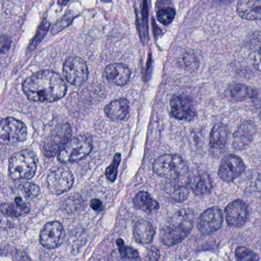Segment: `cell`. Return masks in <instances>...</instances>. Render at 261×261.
I'll list each match as a JSON object with an SVG mask.
<instances>
[{"label": "cell", "mask_w": 261, "mask_h": 261, "mask_svg": "<svg viewBox=\"0 0 261 261\" xmlns=\"http://www.w3.org/2000/svg\"><path fill=\"white\" fill-rule=\"evenodd\" d=\"M63 74L68 83L75 86L83 85L88 77L86 62L79 57H69L63 65Z\"/></svg>", "instance_id": "cell-9"}, {"label": "cell", "mask_w": 261, "mask_h": 261, "mask_svg": "<svg viewBox=\"0 0 261 261\" xmlns=\"http://www.w3.org/2000/svg\"><path fill=\"white\" fill-rule=\"evenodd\" d=\"M81 202L82 200L80 198H76L75 197H71V198L66 199L63 204V207L65 211H71V212H75L80 208Z\"/></svg>", "instance_id": "cell-31"}, {"label": "cell", "mask_w": 261, "mask_h": 261, "mask_svg": "<svg viewBox=\"0 0 261 261\" xmlns=\"http://www.w3.org/2000/svg\"><path fill=\"white\" fill-rule=\"evenodd\" d=\"M152 169L157 175L169 180L181 179L189 171L184 159L176 154H165L158 157Z\"/></svg>", "instance_id": "cell-4"}, {"label": "cell", "mask_w": 261, "mask_h": 261, "mask_svg": "<svg viewBox=\"0 0 261 261\" xmlns=\"http://www.w3.org/2000/svg\"><path fill=\"white\" fill-rule=\"evenodd\" d=\"M256 132V126L253 121H244L233 134L232 147L236 150L245 149L253 141Z\"/></svg>", "instance_id": "cell-15"}, {"label": "cell", "mask_w": 261, "mask_h": 261, "mask_svg": "<svg viewBox=\"0 0 261 261\" xmlns=\"http://www.w3.org/2000/svg\"><path fill=\"white\" fill-rule=\"evenodd\" d=\"M226 94L230 100L234 101H243L247 99L253 98L256 96L254 90L242 84L230 85L226 91Z\"/></svg>", "instance_id": "cell-24"}, {"label": "cell", "mask_w": 261, "mask_h": 261, "mask_svg": "<svg viewBox=\"0 0 261 261\" xmlns=\"http://www.w3.org/2000/svg\"><path fill=\"white\" fill-rule=\"evenodd\" d=\"M22 89L29 100L39 103L57 101L67 92L66 84L62 77L48 70L39 71L25 79Z\"/></svg>", "instance_id": "cell-1"}, {"label": "cell", "mask_w": 261, "mask_h": 261, "mask_svg": "<svg viewBox=\"0 0 261 261\" xmlns=\"http://www.w3.org/2000/svg\"><path fill=\"white\" fill-rule=\"evenodd\" d=\"M171 113L177 120L191 121L196 117V110L189 97L176 95L170 102Z\"/></svg>", "instance_id": "cell-13"}, {"label": "cell", "mask_w": 261, "mask_h": 261, "mask_svg": "<svg viewBox=\"0 0 261 261\" xmlns=\"http://www.w3.org/2000/svg\"><path fill=\"white\" fill-rule=\"evenodd\" d=\"M38 158L33 151L25 149L12 155L9 163V173L13 179L28 180L37 170Z\"/></svg>", "instance_id": "cell-3"}, {"label": "cell", "mask_w": 261, "mask_h": 261, "mask_svg": "<svg viewBox=\"0 0 261 261\" xmlns=\"http://www.w3.org/2000/svg\"><path fill=\"white\" fill-rule=\"evenodd\" d=\"M248 215V207L242 200L231 201L225 208L226 220L227 224L232 227H240L244 225L247 221Z\"/></svg>", "instance_id": "cell-14"}, {"label": "cell", "mask_w": 261, "mask_h": 261, "mask_svg": "<svg viewBox=\"0 0 261 261\" xmlns=\"http://www.w3.org/2000/svg\"><path fill=\"white\" fill-rule=\"evenodd\" d=\"M133 234L134 240L137 243L146 244L152 242L155 234V230L149 221L140 220L134 225Z\"/></svg>", "instance_id": "cell-21"}, {"label": "cell", "mask_w": 261, "mask_h": 261, "mask_svg": "<svg viewBox=\"0 0 261 261\" xmlns=\"http://www.w3.org/2000/svg\"><path fill=\"white\" fill-rule=\"evenodd\" d=\"M195 195H204L212 191V182L210 175L207 172L200 171L191 177L188 183Z\"/></svg>", "instance_id": "cell-19"}, {"label": "cell", "mask_w": 261, "mask_h": 261, "mask_svg": "<svg viewBox=\"0 0 261 261\" xmlns=\"http://www.w3.org/2000/svg\"><path fill=\"white\" fill-rule=\"evenodd\" d=\"M160 252L157 250L155 247H152L150 248L149 253V259H158L160 258Z\"/></svg>", "instance_id": "cell-34"}, {"label": "cell", "mask_w": 261, "mask_h": 261, "mask_svg": "<svg viewBox=\"0 0 261 261\" xmlns=\"http://www.w3.org/2000/svg\"><path fill=\"white\" fill-rule=\"evenodd\" d=\"M195 221V214L189 209L178 211L167 225L162 228L160 240L166 246H174L181 243L192 230Z\"/></svg>", "instance_id": "cell-2"}, {"label": "cell", "mask_w": 261, "mask_h": 261, "mask_svg": "<svg viewBox=\"0 0 261 261\" xmlns=\"http://www.w3.org/2000/svg\"><path fill=\"white\" fill-rule=\"evenodd\" d=\"M237 13L247 20H261V0H240Z\"/></svg>", "instance_id": "cell-18"}, {"label": "cell", "mask_w": 261, "mask_h": 261, "mask_svg": "<svg viewBox=\"0 0 261 261\" xmlns=\"http://www.w3.org/2000/svg\"><path fill=\"white\" fill-rule=\"evenodd\" d=\"M31 206L29 203L23 201L22 198L18 197L14 202H4L1 204V212L7 216L18 218L29 213Z\"/></svg>", "instance_id": "cell-22"}, {"label": "cell", "mask_w": 261, "mask_h": 261, "mask_svg": "<svg viewBox=\"0 0 261 261\" xmlns=\"http://www.w3.org/2000/svg\"><path fill=\"white\" fill-rule=\"evenodd\" d=\"M166 193L174 201L178 202H183L187 199L189 193V184H185L181 179L170 180L166 185Z\"/></svg>", "instance_id": "cell-23"}, {"label": "cell", "mask_w": 261, "mask_h": 261, "mask_svg": "<svg viewBox=\"0 0 261 261\" xmlns=\"http://www.w3.org/2000/svg\"><path fill=\"white\" fill-rule=\"evenodd\" d=\"M93 149V142L87 136H79L71 139L58 155L62 163H75L89 155Z\"/></svg>", "instance_id": "cell-5"}, {"label": "cell", "mask_w": 261, "mask_h": 261, "mask_svg": "<svg viewBox=\"0 0 261 261\" xmlns=\"http://www.w3.org/2000/svg\"><path fill=\"white\" fill-rule=\"evenodd\" d=\"M260 117H261V114H260Z\"/></svg>", "instance_id": "cell-37"}, {"label": "cell", "mask_w": 261, "mask_h": 261, "mask_svg": "<svg viewBox=\"0 0 261 261\" xmlns=\"http://www.w3.org/2000/svg\"><path fill=\"white\" fill-rule=\"evenodd\" d=\"M25 123L14 117L3 119L0 125V137L3 143L11 145L25 141L27 138Z\"/></svg>", "instance_id": "cell-7"}, {"label": "cell", "mask_w": 261, "mask_h": 261, "mask_svg": "<svg viewBox=\"0 0 261 261\" xmlns=\"http://www.w3.org/2000/svg\"><path fill=\"white\" fill-rule=\"evenodd\" d=\"M228 128L222 123L215 124L210 134V152L214 156H219L224 152L228 140Z\"/></svg>", "instance_id": "cell-16"}, {"label": "cell", "mask_w": 261, "mask_h": 261, "mask_svg": "<svg viewBox=\"0 0 261 261\" xmlns=\"http://www.w3.org/2000/svg\"><path fill=\"white\" fill-rule=\"evenodd\" d=\"M47 184L51 193L61 195L72 188L74 175L68 168L58 166L48 173Z\"/></svg>", "instance_id": "cell-8"}, {"label": "cell", "mask_w": 261, "mask_h": 261, "mask_svg": "<svg viewBox=\"0 0 261 261\" xmlns=\"http://www.w3.org/2000/svg\"><path fill=\"white\" fill-rule=\"evenodd\" d=\"M91 207L93 210L96 211V212H101L103 209V203L97 198L91 200Z\"/></svg>", "instance_id": "cell-33"}, {"label": "cell", "mask_w": 261, "mask_h": 261, "mask_svg": "<svg viewBox=\"0 0 261 261\" xmlns=\"http://www.w3.org/2000/svg\"><path fill=\"white\" fill-rule=\"evenodd\" d=\"M256 66L257 69L261 72V53L256 57Z\"/></svg>", "instance_id": "cell-35"}, {"label": "cell", "mask_w": 261, "mask_h": 261, "mask_svg": "<svg viewBox=\"0 0 261 261\" xmlns=\"http://www.w3.org/2000/svg\"><path fill=\"white\" fill-rule=\"evenodd\" d=\"M218 2L222 3V4H224L226 2H231L232 0H217Z\"/></svg>", "instance_id": "cell-36"}, {"label": "cell", "mask_w": 261, "mask_h": 261, "mask_svg": "<svg viewBox=\"0 0 261 261\" xmlns=\"http://www.w3.org/2000/svg\"><path fill=\"white\" fill-rule=\"evenodd\" d=\"M183 60H184L185 65H186V66L188 68L193 70L198 68V59H197V58L195 57L194 55L189 54V53L185 55Z\"/></svg>", "instance_id": "cell-32"}, {"label": "cell", "mask_w": 261, "mask_h": 261, "mask_svg": "<svg viewBox=\"0 0 261 261\" xmlns=\"http://www.w3.org/2000/svg\"><path fill=\"white\" fill-rule=\"evenodd\" d=\"M71 126L69 123L59 125L44 141L42 152L47 158H51L59 153L67 144L71 137Z\"/></svg>", "instance_id": "cell-6"}, {"label": "cell", "mask_w": 261, "mask_h": 261, "mask_svg": "<svg viewBox=\"0 0 261 261\" xmlns=\"http://www.w3.org/2000/svg\"><path fill=\"white\" fill-rule=\"evenodd\" d=\"M235 256L239 260H258L259 256L255 252L245 247H238L235 250Z\"/></svg>", "instance_id": "cell-29"}, {"label": "cell", "mask_w": 261, "mask_h": 261, "mask_svg": "<svg viewBox=\"0 0 261 261\" xmlns=\"http://www.w3.org/2000/svg\"><path fill=\"white\" fill-rule=\"evenodd\" d=\"M13 192L22 198H34L39 195L40 190L34 183L21 182L13 188Z\"/></svg>", "instance_id": "cell-26"}, {"label": "cell", "mask_w": 261, "mask_h": 261, "mask_svg": "<svg viewBox=\"0 0 261 261\" xmlns=\"http://www.w3.org/2000/svg\"><path fill=\"white\" fill-rule=\"evenodd\" d=\"M120 161H121V155L120 153L115 154L112 163L107 168L105 175L107 178L111 182L115 181L117 176V172H118V167L120 166Z\"/></svg>", "instance_id": "cell-28"}, {"label": "cell", "mask_w": 261, "mask_h": 261, "mask_svg": "<svg viewBox=\"0 0 261 261\" xmlns=\"http://www.w3.org/2000/svg\"><path fill=\"white\" fill-rule=\"evenodd\" d=\"M134 204L139 210L146 213H152L158 210L159 203L146 192H140L134 198Z\"/></svg>", "instance_id": "cell-25"}, {"label": "cell", "mask_w": 261, "mask_h": 261, "mask_svg": "<svg viewBox=\"0 0 261 261\" xmlns=\"http://www.w3.org/2000/svg\"><path fill=\"white\" fill-rule=\"evenodd\" d=\"M129 112V102L126 98L113 100L105 108V113L107 117L114 121L124 120Z\"/></svg>", "instance_id": "cell-20"}, {"label": "cell", "mask_w": 261, "mask_h": 261, "mask_svg": "<svg viewBox=\"0 0 261 261\" xmlns=\"http://www.w3.org/2000/svg\"><path fill=\"white\" fill-rule=\"evenodd\" d=\"M117 245L118 247L119 252L120 256L123 259H140V254L139 252L133 247L125 245L124 241L123 240H117Z\"/></svg>", "instance_id": "cell-27"}, {"label": "cell", "mask_w": 261, "mask_h": 261, "mask_svg": "<svg viewBox=\"0 0 261 261\" xmlns=\"http://www.w3.org/2000/svg\"><path fill=\"white\" fill-rule=\"evenodd\" d=\"M131 71L123 64H111L105 69V77L111 83L118 86H124L129 82Z\"/></svg>", "instance_id": "cell-17"}, {"label": "cell", "mask_w": 261, "mask_h": 261, "mask_svg": "<svg viewBox=\"0 0 261 261\" xmlns=\"http://www.w3.org/2000/svg\"><path fill=\"white\" fill-rule=\"evenodd\" d=\"M40 243L48 249H56L63 243L65 239V229L59 221L47 223L40 233Z\"/></svg>", "instance_id": "cell-11"}, {"label": "cell", "mask_w": 261, "mask_h": 261, "mask_svg": "<svg viewBox=\"0 0 261 261\" xmlns=\"http://www.w3.org/2000/svg\"><path fill=\"white\" fill-rule=\"evenodd\" d=\"M244 161L238 155L230 154L226 155L220 163L218 175L223 181L231 182L245 171Z\"/></svg>", "instance_id": "cell-10"}, {"label": "cell", "mask_w": 261, "mask_h": 261, "mask_svg": "<svg viewBox=\"0 0 261 261\" xmlns=\"http://www.w3.org/2000/svg\"><path fill=\"white\" fill-rule=\"evenodd\" d=\"M222 211L217 207H212L204 211L198 220V230L202 234L208 235L217 231L222 225Z\"/></svg>", "instance_id": "cell-12"}, {"label": "cell", "mask_w": 261, "mask_h": 261, "mask_svg": "<svg viewBox=\"0 0 261 261\" xmlns=\"http://www.w3.org/2000/svg\"><path fill=\"white\" fill-rule=\"evenodd\" d=\"M175 16V11L173 8L162 9L157 13V19L163 25H167L173 21Z\"/></svg>", "instance_id": "cell-30"}]
</instances>
